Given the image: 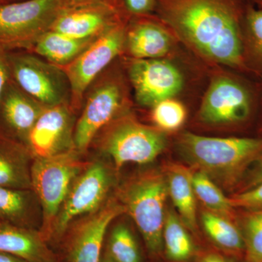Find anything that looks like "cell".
Segmentation results:
<instances>
[{
    "mask_svg": "<svg viewBox=\"0 0 262 262\" xmlns=\"http://www.w3.org/2000/svg\"><path fill=\"white\" fill-rule=\"evenodd\" d=\"M249 1L156 0L155 14L196 58L251 77L243 56V24Z\"/></svg>",
    "mask_w": 262,
    "mask_h": 262,
    "instance_id": "6da1fadb",
    "label": "cell"
},
{
    "mask_svg": "<svg viewBox=\"0 0 262 262\" xmlns=\"http://www.w3.org/2000/svg\"><path fill=\"white\" fill-rule=\"evenodd\" d=\"M184 159L226 188L237 185L262 155L261 137H212L184 131L177 139Z\"/></svg>",
    "mask_w": 262,
    "mask_h": 262,
    "instance_id": "7a4b0ae2",
    "label": "cell"
},
{
    "mask_svg": "<svg viewBox=\"0 0 262 262\" xmlns=\"http://www.w3.org/2000/svg\"><path fill=\"white\" fill-rule=\"evenodd\" d=\"M262 81L228 70L212 76L196 120L203 125L243 129L257 116Z\"/></svg>",
    "mask_w": 262,
    "mask_h": 262,
    "instance_id": "3957f363",
    "label": "cell"
},
{
    "mask_svg": "<svg viewBox=\"0 0 262 262\" xmlns=\"http://www.w3.org/2000/svg\"><path fill=\"white\" fill-rule=\"evenodd\" d=\"M118 66H110L91 84L75 122V149L83 153L98 134L120 115L130 111L129 81Z\"/></svg>",
    "mask_w": 262,
    "mask_h": 262,
    "instance_id": "277c9868",
    "label": "cell"
},
{
    "mask_svg": "<svg viewBox=\"0 0 262 262\" xmlns=\"http://www.w3.org/2000/svg\"><path fill=\"white\" fill-rule=\"evenodd\" d=\"M168 195L166 177L156 170L136 176L119 189V202L135 222L148 253L153 258L160 256L163 251Z\"/></svg>",
    "mask_w": 262,
    "mask_h": 262,
    "instance_id": "5b68a950",
    "label": "cell"
},
{
    "mask_svg": "<svg viewBox=\"0 0 262 262\" xmlns=\"http://www.w3.org/2000/svg\"><path fill=\"white\" fill-rule=\"evenodd\" d=\"M80 154L72 149L48 158H34L31 164L32 190L42 212L39 232L49 246L55 222L70 188L89 165L81 160Z\"/></svg>",
    "mask_w": 262,
    "mask_h": 262,
    "instance_id": "8992f818",
    "label": "cell"
},
{
    "mask_svg": "<svg viewBox=\"0 0 262 262\" xmlns=\"http://www.w3.org/2000/svg\"><path fill=\"white\" fill-rule=\"evenodd\" d=\"M97 139L100 149L112 160L117 170L127 163H151L168 145L166 133L141 123L130 111L108 124Z\"/></svg>",
    "mask_w": 262,
    "mask_h": 262,
    "instance_id": "52a82bcc",
    "label": "cell"
},
{
    "mask_svg": "<svg viewBox=\"0 0 262 262\" xmlns=\"http://www.w3.org/2000/svg\"><path fill=\"white\" fill-rule=\"evenodd\" d=\"M63 8L64 0H22L0 5V46L8 51H32Z\"/></svg>",
    "mask_w": 262,
    "mask_h": 262,
    "instance_id": "ba28073f",
    "label": "cell"
},
{
    "mask_svg": "<svg viewBox=\"0 0 262 262\" xmlns=\"http://www.w3.org/2000/svg\"><path fill=\"white\" fill-rule=\"evenodd\" d=\"M10 78L46 107L70 103L72 90L61 67L32 53H8Z\"/></svg>",
    "mask_w": 262,
    "mask_h": 262,
    "instance_id": "9c48e42d",
    "label": "cell"
},
{
    "mask_svg": "<svg viewBox=\"0 0 262 262\" xmlns=\"http://www.w3.org/2000/svg\"><path fill=\"white\" fill-rule=\"evenodd\" d=\"M129 20H122L102 33L72 63L61 67L70 81L71 106L75 111L82 106L91 84L123 53Z\"/></svg>",
    "mask_w": 262,
    "mask_h": 262,
    "instance_id": "30bf717a",
    "label": "cell"
},
{
    "mask_svg": "<svg viewBox=\"0 0 262 262\" xmlns=\"http://www.w3.org/2000/svg\"><path fill=\"white\" fill-rule=\"evenodd\" d=\"M113 183L107 167L101 162L89 164L72 184L57 216L50 246H60L72 222L89 215L103 205Z\"/></svg>",
    "mask_w": 262,
    "mask_h": 262,
    "instance_id": "8fae6325",
    "label": "cell"
},
{
    "mask_svg": "<svg viewBox=\"0 0 262 262\" xmlns=\"http://www.w3.org/2000/svg\"><path fill=\"white\" fill-rule=\"evenodd\" d=\"M125 58V74L140 106L153 107L160 101L175 98L184 89V75L170 60Z\"/></svg>",
    "mask_w": 262,
    "mask_h": 262,
    "instance_id": "7c38bea8",
    "label": "cell"
},
{
    "mask_svg": "<svg viewBox=\"0 0 262 262\" xmlns=\"http://www.w3.org/2000/svg\"><path fill=\"white\" fill-rule=\"evenodd\" d=\"M125 213L120 202L108 200L97 211L69 229L61 247L66 262H100L110 224Z\"/></svg>",
    "mask_w": 262,
    "mask_h": 262,
    "instance_id": "4fadbf2b",
    "label": "cell"
},
{
    "mask_svg": "<svg viewBox=\"0 0 262 262\" xmlns=\"http://www.w3.org/2000/svg\"><path fill=\"white\" fill-rule=\"evenodd\" d=\"M75 113L70 103L44 108L26 141L33 158H48L75 149Z\"/></svg>",
    "mask_w": 262,
    "mask_h": 262,
    "instance_id": "5bb4252c",
    "label": "cell"
},
{
    "mask_svg": "<svg viewBox=\"0 0 262 262\" xmlns=\"http://www.w3.org/2000/svg\"><path fill=\"white\" fill-rule=\"evenodd\" d=\"M124 20L129 19L119 11L114 0H107L63 8L51 30L77 39H89L98 37Z\"/></svg>",
    "mask_w": 262,
    "mask_h": 262,
    "instance_id": "9a60e30c",
    "label": "cell"
},
{
    "mask_svg": "<svg viewBox=\"0 0 262 262\" xmlns=\"http://www.w3.org/2000/svg\"><path fill=\"white\" fill-rule=\"evenodd\" d=\"M175 39L156 15L134 17L127 23L122 54L136 59L165 58L171 53Z\"/></svg>",
    "mask_w": 262,
    "mask_h": 262,
    "instance_id": "2e32d148",
    "label": "cell"
},
{
    "mask_svg": "<svg viewBox=\"0 0 262 262\" xmlns=\"http://www.w3.org/2000/svg\"><path fill=\"white\" fill-rule=\"evenodd\" d=\"M45 108L10 78L0 98V133L25 146Z\"/></svg>",
    "mask_w": 262,
    "mask_h": 262,
    "instance_id": "e0dca14e",
    "label": "cell"
},
{
    "mask_svg": "<svg viewBox=\"0 0 262 262\" xmlns=\"http://www.w3.org/2000/svg\"><path fill=\"white\" fill-rule=\"evenodd\" d=\"M0 252L11 253L29 262H62L39 230L9 225L0 229Z\"/></svg>",
    "mask_w": 262,
    "mask_h": 262,
    "instance_id": "ac0fdd59",
    "label": "cell"
},
{
    "mask_svg": "<svg viewBox=\"0 0 262 262\" xmlns=\"http://www.w3.org/2000/svg\"><path fill=\"white\" fill-rule=\"evenodd\" d=\"M30 156L24 144L0 133V187L32 190Z\"/></svg>",
    "mask_w": 262,
    "mask_h": 262,
    "instance_id": "d6986e66",
    "label": "cell"
},
{
    "mask_svg": "<svg viewBox=\"0 0 262 262\" xmlns=\"http://www.w3.org/2000/svg\"><path fill=\"white\" fill-rule=\"evenodd\" d=\"M168 195L171 198L179 218L191 232L198 228L195 193L192 171L183 165L170 164L166 168Z\"/></svg>",
    "mask_w": 262,
    "mask_h": 262,
    "instance_id": "ffe728a7",
    "label": "cell"
},
{
    "mask_svg": "<svg viewBox=\"0 0 262 262\" xmlns=\"http://www.w3.org/2000/svg\"><path fill=\"white\" fill-rule=\"evenodd\" d=\"M97 37L77 39L50 30L38 39L30 52L53 64L63 67L80 56Z\"/></svg>",
    "mask_w": 262,
    "mask_h": 262,
    "instance_id": "44dd1931",
    "label": "cell"
},
{
    "mask_svg": "<svg viewBox=\"0 0 262 262\" xmlns=\"http://www.w3.org/2000/svg\"><path fill=\"white\" fill-rule=\"evenodd\" d=\"M37 200L35 193L31 189L0 187V222L34 229Z\"/></svg>",
    "mask_w": 262,
    "mask_h": 262,
    "instance_id": "7402d4cb",
    "label": "cell"
},
{
    "mask_svg": "<svg viewBox=\"0 0 262 262\" xmlns=\"http://www.w3.org/2000/svg\"><path fill=\"white\" fill-rule=\"evenodd\" d=\"M243 56L250 76L262 81V8L251 0L243 24Z\"/></svg>",
    "mask_w": 262,
    "mask_h": 262,
    "instance_id": "603a6c76",
    "label": "cell"
},
{
    "mask_svg": "<svg viewBox=\"0 0 262 262\" xmlns=\"http://www.w3.org/2000/svg\"><path fill=\"white\" fill-rule=\"evenodd\" d=\"M201 222L207 235L217 247L237 256L244 254V236L232 220L207 210L202 211Z\"/></svg>",
    "mask_w": 262,
    "mask_h": 262,
    "instance_id": "cb8c5ba5",
    "label": "cell"
},
{
    "mask_svg": "<svg viewBox=\"0 0 262 262\" xmlns=\"http://www.w3.org/2000/svg\"><path fill=\"white\" fill-rule=\"evenodd\" d=\"M187 227L173 211H166L163 232V251L168 261L187 262L194 257L195 244Z\"/></svg>",
    "mask_w": 262,
    "mask_h": 262,
    "instance_id": "d4e9b609",
    "label": "cell"
},
{
    "mask_svg": "<svg viewBox=\"0 0 262 262\" xmlns=\"http://www.w3.org/2000/svg\"><path fill=\"white\" fill-rule=\"evenodd\" d=\"M192 181L196 198L208 211L232 220L234 208L214 181L199 170L192 172Z\"/></svg>",
    "mask_w": 262,
    "mask_h": 262,
    "instance_id": "484cf974",
    "label": "cell"
},
{
    "mask_svg": "<svg viewBox=\"0 0 262 262\" xmlns=\"http://www.w3.org/2000/svg\"><path fill=\"white\" fill-rule=\"evenodd\" d=\"M105 252L117 262H143L137 241L125 224H119L114 227Z\"/></svg>",
    "mask_w": 262,
    "mask_h": 262,
    "instance_id": "4316f807",
    "label": "cell"
},
{
    "mask_svg": "<svg viewBox=\"0 0 262 262\" xmlns=\"http://www.w3.org/2000/svg\"><path fill=\"white\" fill-rule=\"evenodd\" d=\"M151 108V121L165 133L178 130L187 118L185 106L175 98L164 100Z\"/></svg>",
    "mask_w": 262,
    "mask_h": 262,
    "instance_id": "83f0119b",
    "label": "cell"
},
{
    "mask_svg": "<svg viewBox=\"0 0 262 262\" xmlns=\"http://www.w3.org/2000/svg\"><path fill=\"white\" fill-rule=\"evenodd\" d=\"M241 232L246 262H262V211L248 212Z\"/></svg>",
    "mask_w": 262,
    "mask_h": 262,
    "instance_id": "f1b7e54d",
    "label": "cell"
},
{
    "mask_svg": "<svg viewBox=\"0 0 262 262\" xmlns=\"http://www.w3.org/2000/svg\"><path fill=\"white\" fill-rule=\"evenodd\" d=\"M231 204L235 208L247 212L262 211V182L256 187L241 191L229 198Z\"/></svg>",
    "mask_w": 262,
    "mask_h": 262,
    "instance_id": "f546056e",
    "label": "cell"
},
{
    "mask_svg": "<svg viewBox=\"0 0 262 262\" xmlns=\"http://www.w3.org/2000/svg\"><path fill=\"white\" fill-rule=\"evenodd\" d=\"M117 9L125 18L153 15L156 9V0H114Z\"/></svg>",
    "mask_w": 262,
    "mask_h": 262,
    "instance_id": "4dcf8cb0",
    "label": "cell"
},
{
    "mask_svg": "<svg viewBox=\"0 0 262 262\" xmlns=\"http://www.w3.org/2000/svg\"><path fill=\"white\" fill-rule=\"evenodd\" d=\"M252 168L248 170L247 179L246 185L243 188L242 191L247 190L256 187L262 182V155L258 158L254 163L252 164Z\"/></svg>",
    "mask_w": 262,
    "mask_h": 262,
    "instance_id": "1f68e13d",
    "label": "cell"
},
{
    "mask_svg": "<svg viewBox=\"0 0 262 262\" xmlns=\"http://www.w3.org/2000/svg\"><path fill=\"white\" fill-rule=\"evenodd\" d=\"M8 53L9 51L0 46V98L5 86L10 80Z\"/></svg>",
    "mask_w": 262,
    "mask_h": 262,
    "instance_id": "d6a6232c",
    "label": "cell"
},
{
    "mask_svg": "<svg viewBox=\"0 0 262 262\" xmlns=\"http://www.w3.org/2000/svg\"><path fill=\"white\" fill-rule=\"evenodd\" d=\"M199 262H234L220 253H208L203 255Z\"/></svg>",
    "mask_w": 262,
    "mask_h": 262,
    "instance_id": "836d02e7",
    "label": "cell"
},
{
    "mask_svg": "<svg viewBox=\"0 0 262 262\" xmlns=\"http://www.w3.org/2000/svg\"><path fill=\"white\" fill-rule=\"evenodd\" d=\"M103 1H107V0H64V8L92 4V3H99V2Z\"/></svg>",
    "mask_w": 262,
    "mask_h": 262,
    "instance_id": "e575fe53",
    "label": "cell"
},
{
    "mask_svg": "<svg viewBox=\"0 0 262 262\" xmlns=\"http://www.w3.org/2000/svg\"><path fill=\"white\" fill-rule=\"evenodd\" d=\"M0 262H29L11 253L0 252Z\"/></svg>",
    "mask_w": 262,
    "mask_h": 262,
    "instance_id": "d590c367",
    "label": "cell"
},
{
    "mask_svg": "<svg viewBox=\"0 0 262 262\" xmlns=\"http://www.w3.org/2000/svg\"><path fill=\"white\" fill-rule=\"evenodd\" d=\"M260 118L259 136L258 137L262 138V89L261 95H260L259 104H258V115Z\"/></svg>",
    "mask_w": 262,
    "mask_h": 262,
    "instance_id": "8d00e7d4",
    "label": "cell"
},
{
    "mask_svg": "<svg viewBox=\"0 0 262 262\" xmlns=\"http://www.w3.org/2000/svg\"><path fill=\"white\" fill-rule=\"evenodd\" d=\"M100 262H117L115 261V259H113L110 255L108 254L107 253L103 251L102 256H101V261Z\"/></svg>",
    "mask_w": 262,
    "mask_h": 262,
    "instance_id": "74e56055",
    "label": "cell"
},
{
    "mask_svg": "<svg viewBox=\"0 0 262 262\" xmlns=\"http://www.w3.org/2000/svg\"><path fill=\"white\" fill-rule=\"evenodd\" d=\"M251 2L258 7V8H262V0H251Z\"/></svg>",
    "mask_w": 262,
    "mask_h": 262,
    "instance_id": "f35d334b",
    "label": "cell"
},
{
    "mask_svg": "<svg viewBox=\"0 0 262 262\" xmlns=\"http://www.w3.org/2000/svg\"><path fill=\"white\" fill-rule=\"evenodd\" d=\"M13 2H15V0H0V5L13 3Z\"/></svg>",
    "mask_w": 262,
    "mask_h": 262,
    "instance_id": "ab89813d",
    "label": "cell"
},
{
    "mask_svg": "<svg viewBox=\"0 0 262 262\" xmlns=\"http://www.w3.org/2000/svg\"><path fill=\"white\" fill-rule=\"evenodd\" d=\"M5 225H6V224L2 223V222H0V229L3 228V227Z\"/></svg>",
    "mask_w": 262,
    "mask_h": 262,
    "instance_id": "60d3db41",
    "label": "cell"
},
{
    "mask_svg": "<svg viewBox=\"0 0 262 262\" xmlns=\"http://www.w3.org/2000/svg\"><path fill=\"white\" fill-rule=\"evenodd\" d=\"M22 1V0H15V2Z\"/></svg>",
    "mask_w": 262,
    "mask_h": 262,
    "instance_id": "b9f144b4",
    "label": "cell"
}]
</instances>
